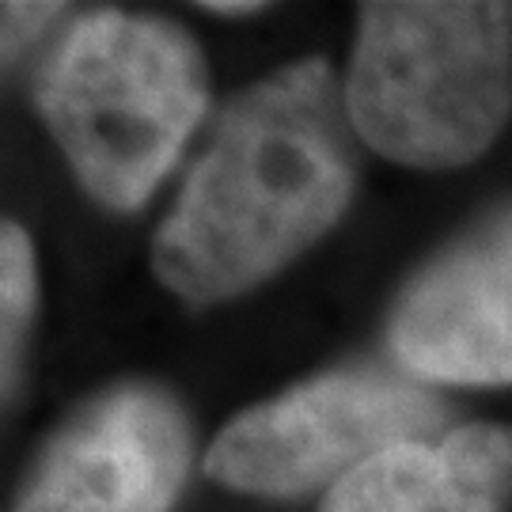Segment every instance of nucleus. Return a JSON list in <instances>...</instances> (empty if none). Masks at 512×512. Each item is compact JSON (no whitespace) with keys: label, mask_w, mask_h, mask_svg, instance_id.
Listing matches in <instances>:
<instances>
[{"label":"nucleus","mask_w":512,"mask_h":512,"mask_svg":"<svg viewBox=\"0 0 512 512\" xmlns=\"http://www.w3.org/2000/svg\"><path fill=\"white\" fill-rule=\"evenodd\" d=\"M448 425V403L418 376L334 368L236 414L209 444L205 475L251 497L315 494L395 444L437 440Z\"/></svg>","instance_id":"obj_4"},{"label":"nucleus","mask_w":512,"mask_h":512,"mask_svg":"<svg viewBox=\"0 0 512 512\" xmlns=\"http://www.w3.org/2000/svg\"><path fill=\"white\" fill-rule=\"evenodd\" d=\"M190 475V421L160 384L126 380L42 448L16 512H171Z\"/></svg>","instance_id":"obj_5"},{"label":"nucleus","mask_w":512,"mask_h":512,"mask_svg":"<svg viewBox=\"0 0 512 512\" xmlns=\"http://www.w3.org/2000/svg\"><path fill=\"white\" fill-rule=\"evenodd\" d=\"M61 12V4H4V16H0V27H4V61H12L16 54H23L31 42H35L46 23Z\"/></svg>","instance_id":"obj_9"},{"label":"nucleus","mask_w":512,"mask_h":512,"mask_svg":"<svg viewBox=\"0 0 512 512\" xmlns=\"http://www.w3.org/2000/svg\"><path fill=\"white\" fill-rule=\"evenodd\" d=\"M35 99L95 202L137 209L202 122L209 69L179 23L103 8L50 46Z\"/></svg>","instance_id":"obj_2"},{"label":"nucleus","mask_w":512,"mask_h":512,"mask_svg":"<svg viewBox=\"0 0 512 512\" xmlns=\"http://www.w3.org/2000/svg\"><path fill=\"white\" fill-rule=\"evenodd\" d=\"M35 247L19 224L0 232V357H4V391L16 384L19 349L35 315Z\"/></svg>","instance_id":"obj_8"},{"label":"nucleus","mask_w":512,"mask_h":512,"mask_svg":"<svg viewBox=\"0 0 512 512\" xmlns=\"http://www.w3.org/2000/svg\"><path fill=\"white\" fill-rule=\"evenodd\" d=\"M202 12H217V16H255L262 12L258 0H205Z\"/></svg>","instance_id":"obj_10"},{"label":"nucleus","mask_w":512,"mask_h":512,"mask_svg":"<svg viewBox=\"0 0 512 512\" xmlns=\"http://www.w3.org/2000/svg\"><path fill=\"white\" fill-rule=\"evenodd\" d=\"M346 110L372 152L421 171L478 160L512 110V4L368 0Z\"/></svg>","instance_id":"obj_3"},{"label":"nucleus","mask_w":512,"mask_h":512,"mask_svg":"<svg viewBox=\"0 0 512 512\" xmlns=\"http://www.w3.org/2000/svg\"><path fill=\"white\" fill-rule=\"evenodd\" d=\"M353 137L346 84L323 57L232 95L152 239L160 285L205 308L281 274L353 202Z\"/></svg>","instance_id":"obj_1"},{"label":"nucleus","mask_w":512,"mask_h":512,"mask_svg":"<svg viewBox=\"0 0 512 512\" xmlns=\"http://www.w3.org/2000/svg\"><path fill=\"white\" fill-rule=\"evenodd\" d=\"M387 346L421 384H512V205L456 236L403 285Z\"/></svg>","instance_id":"obj_6"},{"label":"nucleus","mask_w":512,"mask_h":512,"mask_svg":"<svg viewBox=\"0 0 512 512\" xmlns=\"http://www.w3.org/2000/svg\"><path fill=\"white\" fill-rule=\"evenodd\" d=\"M512 429L459 425L437 440L395 444L346 475L315 512H509Z\"/></svg>","instance_id":"obj_7"}]
</instances>
